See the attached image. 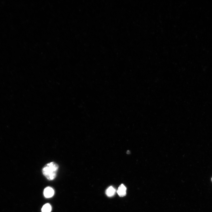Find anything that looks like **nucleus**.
I'll return each mask as SVG.
<instances>
[{
	"instance_id": "nucleus-4",
	"label": "nucleus",
	"mask_w": 212,
	"mask_h": 212,
	"mask_svg": "<svg viewBox=\"0 0 212 212\" xmlns=\"http://www.w3.org/2000/svg\"><path fill=\"white\" fill-rule=\"evenodd\" d=\"M116 192L115 188L113 186H111L106 190V193L108 196L111 197L115 195Z\"/></svg>"
},
{
	"instance_id": "nucleus-5",
	"label": "nucleus",
	"mask_w": 212,
	"mask_h": 212,
	"mask_svg": "<svg viewBox=\"0 0 212 212\" xmlns=\"http://www.w3.org/2000/svg\"><path fill=\"white\" fill-rule=\"evenodd\" d=\"M51 210V206L48 203L44 205L42 209V212H50Z\"/></svg>"
},
{
	"instance_id": "nucleus-1",
	"label": "nucleus",
	"mask_w": 212,
	"mask_h": 212,
	"mask_svg": "<svg viewBox=\"0 0 212 212\" xmlns=\"http://www.w3.org/2000/svg\"><path fill=\"white\" fill-rule=\"evenodd\" d=\"M58 165L54 162L48 163L43 167L42 171L44 176L49 181L55 179L58 170Z\"/></svg>"
},
{
	"instance_id": "nucleus-2",
	"label": "nucleus",
	"mask_w": 212,
	"mask_h": 212,
	"mask_svg": "<svg viewBox=\"0 0 212 212\" xmlns=\"http://www.w3.org/2000/svg\"><path fill=\"white\" fill-rule=\"evenodd\" d=\"M54 189L50 187H48L44 189V195L47 198H51L54 195Z\"/></svg>"
},
{
	"instance_id": "nucleus-3",
	"label": "nucleus",
	"mask_w": 212,
	"mask_h": 212,
	"mask_svg": "<svg viewBox=\"0 0 212 212\" xmlns=\"http://www.w3.org/2000/svg\"><path fill=\"white\" fill-rule=\"evenodd\" d=\"M126 188L123 184H122L118 187L117 192L120 197H123L126 194Z\"/></svg>"
}]
</instances>
